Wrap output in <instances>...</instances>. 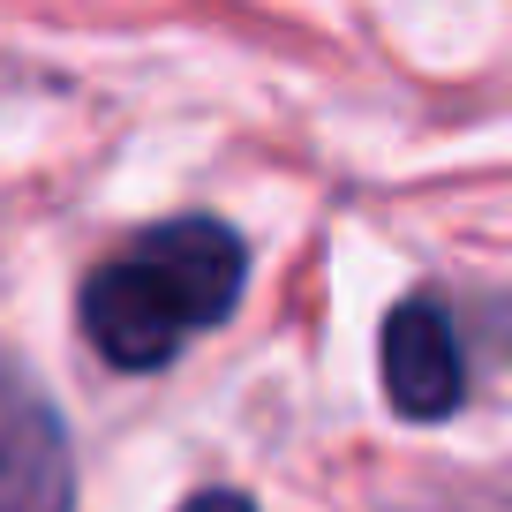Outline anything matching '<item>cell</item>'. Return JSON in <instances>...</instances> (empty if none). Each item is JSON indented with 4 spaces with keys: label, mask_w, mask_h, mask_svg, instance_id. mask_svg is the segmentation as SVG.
I'll use <instances>...</instances> for the list:
<instances>
[{
    "label": "cell",
    "mask_w": 512,
    "mask_h": 512,
    "mask_svg": "<svg viewBox=\"0 0 512 512\" xmlns=\"http://www.w3.org/2000/svg\"><path fill=\"white\" fill-rule=\"evenodd\" d=\"M249 249L219 219H166L98 264L76 294V324L98 362L113 369H166L196 332L234 309Z\"/></svg>",
    "instance_id": "cell-1"
},
{
    "label": "cell",
    "mask_w": 512,
    "mask_h": 512,
    "mask_svg": "<svg viewBox=\"0 0 512 512\" xmlns=\"http://www.w3.org/2000/svg\"><path fill=\"white\" fill-rule=\"evenodd\" d=\"M377 377L392 415L407 422H445L467 392V362H460V332L430 294H407L384 317V347H377Z\"/></svg>",
    "instance_id": "cell-2"
},
{
    "label": "cell",
    "mask_w": 512,
    "mask_h": 512,
    "mask_svg": "<svg viewBox=\"0 0 512 512\" xmlns=\"http://www.w3.org/2000/svg\"><path fill=\"white\" fill-rule=\"evenodd\" d=\"M0 512H68L61 430L16 377H0Z\"/></svg>",
    "instance_id": "cell-3"
},
{
    "label": "cell",
    "mask_w": 512,
    "mask_h": 512,
    "mask_svg": "<svg viewBox=\"0 0 512 512\" xmlns=\"http://www.w3.org/2000/svg\"><path fill=\"white\" fill-rule=\"evenodd\" d=\"M181 512H256V505H249L241 490H196V497H189Z\"/></svg>",
    "instance_id": "cell-4"
}]
</instances>
